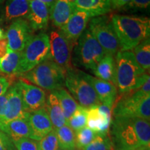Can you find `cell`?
I'll use <instances>...</instances> for the list:
<instances>
[{"instance_id":"obj_1","label":"cell","mask_w":150,"mask_h":150,"mask_svg":"<svg viewBox=\"0 0 150 150\" xmlns=\"http://www.w3.org/2000/svg\"><path fill=\"white\" fill-rule=\"evenodd\" d=\"M112 27L119 40L121 51H129L149 38V19L144 17L114 15Z\"/></svg>"},{"instance_id":"obj_2","label":"cell","mask_w":150,"mask_h":150,"mask_svg":"<svg viewBox=\"0 0 150 150\" xmlns=\"http://www.w3.org/2000/svg\"><path fill=\"white\" fill-rule=\"evenodd\" d=\"M115 65L116 88L120 94L139 89L149 79V74L138 65L132 52H118Z\"/></svg>"},{"instance_id":"obj_3","label":"cell","mask_w":150,"mask_h":150,"mask_svg":"<svg viewBox=\"0 0 150 150\" xmlns=\"http://www.w3.org/2000/svg\"><path fill=\"white\" fill-rule=\"evenodd\" d=\"M114 117H137L150 120V94L140 88L136 91L121 94L112 108Z\"/></svg>"},{"instance_id":"obj_4","label":"cell","mask_w":150,"mask_h":150,"mask_svg":"<svg viewBox=\"0 0 150 150\" xmlns=\"http://www.w3.org/2000/svg\"><path fill=\"white\" fill-rule=\"evenodd\" d=\"M22 75L23 79L29 81L38 87L53 91L63 88L65 70L52 59H49Z\"/></svg>"},{"instance_id":"obj_5","label":"cell","mask_w":150,"mask_h":150,"mask_svg":"<svg viewBox=\"0 0 150 150\" xmlns=\"http://www.w3.org/2000/svg\"><path fill=\"white\" fill-rule=\"evenodd\" d=\"M78 40L72 56L73 65L93 72L106 54V52L88 29H85Z\"/></svg>"},{"instance_id":"obj_6","label":"cell","mask_w":150,"mask_h":150,"mask_svg":"<svg viewBox=\"0 0 150 150\" xmlns=\"http://www.w3.org/2000/svg\"><path fill=\"white\" fill-rule=\"evenodd\" d=\"M110 127L108 136L114 150H145L138 139L131 117H114Z\"/></svg>"},{"instance_id":"obj_7","label":"cell","mask_w":150,"mask_h":150,"mask_svg":"<svg viewBox=\"0 0 150 150\" xmlns=\"http://www.w3.org/2000/svg\"><path fill=\"white\" fill-rule=\"evenodd\" d=\"M49 59H52L50 37L45 33H40L31 39L22 52L17 74L29 72L36 65Z\"/></svg>"},{"instance_id":"obj_8","label":"cell","mask_w":150,"mask_h":150,"mask_svg":"<svg viewBox=\"0 0 150 150\" xmlns=\"http://www.w3.org/2000/svg\"><path fill=\"white\" fill-rule=\"evenodd\" d=\"M65 85L79 106L89 108L102 104L95 90L82 76L80 70L73 67L65 70Z\"/></svg>"},{"instance_id":"obj_9","label":"cell","mask_w":150,"mask_h":150,"mask_svg":"<svg viewBox=\"0 0 150 150\" xmlns=\"http://www.w3.org/2000/svg\"><path fill=\"white\" fill-rule=\"evenodd\" d=\"M89 22V31L106 54L114 56L117 54L120 50V46L111 20L107 16H100L92 18Z\"/></svg>"},{"instance_id":"obj_10","label":"cell","mask_w":150,"mask_h":150,"mask_svg":"<svg viewBox=\"0 0 150 150\" xmlns=\"http://www.w3.org/2000/svg\"><path fill=\"white\" fill-rule=\"evenodd\" d=\"M50 54L52 59L65 70L72 67V42L61 31H52L50 33Z\"/></svg>"},{"instance_id":"obj_11","label":"cell","mask_w":150,"mask_h":150,"mask_svg":"<svg viewBox=\"0 0 150 150\" xmlns=\"http://www.w3.org/2000/svg\"><path fill=\"white\" fill-rule=\"evenodd\" d=\"M33 30L24 19L14 20L8 27L6 38L8 49L13 52H22L33 37Z\"/></svg>"},{"instance_id":"obj_12","label":"cell","mask_w":150,"mask_h":150,"mask_svg":"<svg viewBox=\"0 0 150 150\" xmlns=\"http://www.w3.org/2000/svg\"><path fill=\"white\" fill-rule=\"evenodd\" d=\"M16 83L20 91L26 112H33L44 107L46 103V93L44 90L24 80H19Z\"/></svg>"},{"instance_id":"obj_13","label":"cell","mask_w":150,"mask_h":150,"mask_svg":"<svg viewBox=\"0 0 150 150\" xmlns=\"http://www.w3.org/2000/svg\"><path fill=\"white\" fill-rule=\"evenodd\" d=\"M80 72L82 76L95 90L100 102L112 109L117 96V90L116 86L109 81L94 77L81 70H80Z\"/></svg>"},{"instance_id":"obj_14","label":"cell","mask_w":150,"mask_h":150,"mask_svg":"<svg viewBox=\"0 0 150 150\" xmlns=\"http://www.w3.org/2000/svg\"><path fill=\"white\" fill-rule=\"evenodd\" d=\"M91 18L88 13L75 11L65 25L60 29L62 33L73 43L79 38L81 35L85 31Z\"/></svg>"},{"instance_id":"obj_15","label":"cell","mask_w":150,"mask_h":150,"mask_svg":"<svg viewBox=\"0 0 150 150\" xmlns=\"http://www.w3.org/2000/svg\"><path fill=\"white\" fill-rule=\"evenodd\" d=\"M27 119L31 130V139L40 141L54 129L47 112L44 107L29 112Z\"/></svg>"},{"instance_id":"obj_16","label":"cell","mask_w":150,"mask_h":150,"mask_svg":"<svg viewBox=\"0 0 150 150\" xmlns=\"http://www.w3.org/2000/svg\"><path fill=\"white\" fill-rule=\"evenodd\" d=\"M8 102L5 115L0 123L8 122L9 121L16 119L27 118L29 112L24 110L23 102L18 86L15 83L13 86L9 87L8 91Z\"/></svg>"},{"instance_id":"obj_17","label":"cell","mask_w":150,"mask_h":150,"mask_svg":"<svg viewBox=\"0 0 150 150\" xmlns=\"http://www.w3.org/2000/svg\"><path fill=\"white\" fill-rule=\"evenodd\" d=\"M31 29L35 31L47 27L50 19V9L38 0H30V11L27 18Z\"/></svg>"},{"instance_id":"obj_18","label":"cell","mask_w":150,"mask_h":150,"mask_svg":"<svg viewBox=\"0 0 150 150\" xmlns=\"http://www.w3.org/2000/svg\"><path fill=\"white\" fill-rule=\"evenodd\" d=\"M111 120L112 115L101 112L98 109V106H93L87 109L86 126L98 134H108Z\"/></svg>"},{"instance_id":"obj_19","label":"cell","mask_w":150,"mask_h":150,"mask_svg":"<svg viewBox=\"0 0 150 150\" xmlns=\"http://www.w3.org/2000/svg\"><path fill=\"white\" fill-rule=\"evenodd\" d=\"M75 11L88 13L92 18L100 16L111 11L110 0H70Z\"/></svg>"},{"instance_id":"obj_20","label":"cell","mask_w":150,"mask_h":150,"mask_svg":"<svg viewBox=\"0 0 150 150\" xmlns=\"http://www.w3.org/2000/svg\"><path fill=\"white\" fill-rule=\"evenodd\" d=\"M0 131L6 134L12 140L23 138H31V130L27 118L16 119L8 122L0 123Z\"/></svg>"},{"instance_id":"obj_21","label":"cell","mask_w":150,"mask_h":150,"mask_svg":"<svg viewBox=\"0 0 150 150\" xmlns=\"http://www.w3.org/2000/svg\"><path fill=\"white\" fill-rule=\"evenodd\" d=\"M74 11L70 0H56L50 9V18L56 27L61 29Z\"/></svg>"},{"instance_id":"obj_22","label":"cell","mask_w":150,"mask_h":150,"mask_svg":"<svg viewBox=\"0 0 150 150\" xmlns=\"http://www.w3.org/2000/svg\"><path fill=\"white\" fill-rule=\"evenodd\" d=\"M93 73L99 79L109 81L116 86V65L113 56L106 54Z\"/></svg>"},{"instance_id":"obj_23","label":"cell","mask_w":150,"mask_h":150,"mask_svg":"<svg viewBox=\"0 0 150 150\" xmlns=\"http://www.w3.org/2000/svg\"><path fill=\"white\" fill-rule=\"evenodd\" d=\"M44 108L47 112L54 129H58L67 125L59 99L54 93L50 94L47 99H46Z\"/></svg>"},{"instance_id":"obj_24","label":"cell","mask_w":150,"mask_h":150,"mask_svg":"<svg viewBox=\"0 0 150 150\" xmlns=\"http://www.w3.org/2000/svg\"><path fill=\"white\" fill-rule=\"evenodd\" d=\"M30 11V0H8L5 6L6 21L27 18Z\"/></svg>"},{"instance_id":"obj_25","label":"cell","mask_w":150,"mask_h":150,"mask_svg":"<svg viewBox=\"0 0 150 150\" xmlns=\"http://www.w3.org/2000/svg\"><path fill=\"white\" fill-rule=\"evenodd\" d=\"M52 93H54L57 97V99H59L62 111H63L67 125V122L69 119L79 106L77 102L74 100V99L67 92V90L63 88L52 91Z\"/></svg>"},{"instance_id":"obj_26","label":"cell","mask_w":150,"mask_h":150,"mask_svg":"<svg viewBox=\"0 0 150 150\" xmlns=\"http://www.w3.org/2000/svg\"><path fill=\"white\" fill-rule=\"evenodd\" d=\"M22 52L7 50L6 54L0 59V71L7 74H17L20 67Z\"/></svg>"},{"instance_id":"obj_27","label":"cell","mask_w":150,"mask_h":150,"mask_svg":"<svg viewBox=\"0 0 150 150\" xmlns=\"http://www.w3.org/2000/svg\"><path fill=\"white\" fill-rule=\"evenodd\" d=\"M61 149L76 150V134L67 125L54 129Z\"/></svg>"},{"instance_id":"obj_28","label":"cell","mask_w":150,"mask_h":150,"mask_svg":"<svg viewBox=\"0 0 150 150\" xmlns=\"http://www.w3.org/2000/svg\"><path fill=\"white\" fill-rule=\"evenodd\" d=\"M137 63L145 71L150 68V40L149 38L146 39L133 49Z\"/></svg>"},{"instance_id":"obj_29","label":"cell","mask_w":150,"mask_h":150,"mask_svg":"<svg viewBox=\"0 0 150 150\" xmlns=\"http://www.w3.org/2000/svg\"><path fill=\"white\" fill-rule=\"evenodd\" d=\"M132 117L133 124L140 143L145 150H149L150 125L149 121L137 117Z\"/></svg>"},{"instance_id":"obj_30","label":"cell","mask_w":150,"mask_h":150,"mask_svg":"<svg viewBox=\"0 0 150 150\" xmlns=\"http://www.w3.org/2000/svg\"><path fill=\"white\" fill-rule=\"evenodd\" d=\"M87 109L88 108L79 105L76 110H75L73 115L71 116V117L67 122V126L70 127L74 131L75 134L86 127Z\"/></svg>"},{"instance_id":"obj_31","label":"cell","mask_w":150,"mask_h":150,"mask_svg":"<svg viewBox=\"0 0 150 150\" xmlns=\"http://www.w3.org/2000/svg\"><path fill=\"white\" fill-rule=\"evenodd\" d=\"M76 147L77 150H82L95 139L98 133L88 127H84L76 134Z\"/></svg>"},{"instance_id":"obj_32","label":"cell","mask_w":150,"mask_h":150,"mask_svg":"<svg viewBox=\"0 0 150 150\" xmlns=\"http://www.w3.org/2000/svg\"><path fill=\"white\" fill-rule=\"evenodd\" d=\"M112 143L108 134H98L95 138L82 150H112Z\"/></svg>"},{"instance_id":"obj_33","label":"cell","mask_w":150,"mask_h":150,"mask_svg":"<svg viewBox=\"0 0 150 150\" xmlns=\"http://www.w3.org/2000/svg\"><path fill=\"white\" fill-rule=\"evenodd\" d=\"M40 150H59V141L54 129L39 141Z\"/></svg>"},{"instance_id":"obj_34","label":"cell","mask_w":150,"mask_h":150,"mask_svg":"<svg viewBox=\"0 0 150 150\" xmlns=\"http://www.w3.org/2000/svg\"><path fill=\"white\" fill-rule=\"evenodd\" d=\"M16 150H40L39 141L29 138H23L13 140Z\"/></svg>"},{"instance_id":"obj_35","label":"cell","mask_w":150,"mask_h":150,"mask_svg":"<svg viewBox=\"0 0 150 150\" xmlns=\"http://www.w3.org/2000/svg\"><path fill=\"white\" fill-rule=\"evenodd\" d=\"M149 4L150 0H131L122 8L124 10H141L147 9Z\"/></svg>"},{"instance_id":"obj_36","label":"cell","mask_w":150,"mask_h":150,"mask_svg":"<svg viewBox=\"0 0 150 150\" xmlns=\"http://www.w3.org/2000/svg\"><path fill=\"white\" fill-rule=\"evenodd\" d=\"M0 150H16L13 140L0 131Z\"/></svg>"},{"instance_id":"obj_37","label":"cell","mask_w":150,"mask_h":150,"mask_svg":"<svg viewBox=\"0 0 150 150\" xmlns=\"http://www.w3.org/2000/svg\"><path fill=\"white\" fill-rule=\"evenodd\" d=\"M8 102V94L7 92L0 96V120H1L5 115Z\"/></svg>"},{"instance_id":"obj_38","label":"cell","mask_w":150,"mask_h":150,"mask_svg":"<svg viewBox=\"0 0 150 150\" xmlns=\"http://www.w3.org/2000/svg\"><path fill=\"white\" fill-rule=\"evenodd\" d=\"M131 0H110V8L112 10H119L125 6Z\"/></svg>"},{"instance_id":"obj_39","label":"cell","mask_w":150,"mask_h":150,"mask_svg":"<svg viewBox=\"0 0 150 150\" xmlns=\"http://www.w3.org/2000/svg\"><path fill=\"white\" fill-rule=\"evenodd\" d=\"M11 82L5 77H0V96L4 95L10 87Z\"/></svg>"},{"instance_id":"obj_40","label":"cell","mask_w":150,"mask_h":150,"mask_svg":"<svg viewBox=\"0 0 150 150\" xmlns=\"http://www.w3.org/2000/svg\"><path fill=\"white\" fill-rule=\"evenodd\" d=\"M8 50V42L6 38L0 39V59L6 54Z\"/></svg>"},{"instance_id":"obj_41","label":"cell","mask_w":150,"mask_h":150,"mask_svg":"<svg viewBox=\"0 0 150 150\" xmlns=\"http://www.w3.org/2000/svg\"><path fill=\"white\" fill-rule=\"evenodd\" d=\"M38 1H40V2L45 4L48 7L49 9H50L52 6L54 5V4L55 3V1H56V0H38Z\"/></svg>"},{"instance_id":"obj_42","label":"cell","mask_w":150,"mask_h":150,"mask_svg":"<svg viewBox=\"0 0 150 150\" xmlns=\"http://www.w3.org/2000/svg\"><path fill=\"white\" fill-rule=\"evenodd\" d=\"M6 38V35L4 33L3 30L0 28V39H2V38Z\"/></svg>"},{"instance_id":"obj_43","label":"cell","mask_w":150,"mask_h":150,"mask_svg":"<svg viewBox=\"0 0 150 150\" xmlns=\"http://www.w3.org/2000/svg\"><path fill=\"white\" fill-rule=\"evenodd\" d=\"M3 1H4V0H0V3H1V2H2Z\"/></svg>"},{"instance_id":"obj_44","label":"cell","mask_w":150,"mask_h":150,"mask_svg":"<svg viewBox=\"0 0 150 150\" xmlns=\"http://www.w3.org/2000/svg\"><path fill=\"white\" fill-rule=\"evenodd\" d=\"M59 150H66V149H60Z\"/></svg>"}]
</instances>
